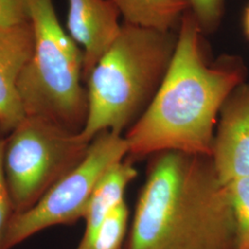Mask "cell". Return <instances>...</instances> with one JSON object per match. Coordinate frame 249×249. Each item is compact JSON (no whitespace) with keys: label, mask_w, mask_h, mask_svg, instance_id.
<instances>
[{"label":"cell","mask_w":249,"mask_h":249,"mask_svg":"<svg viewBox=\"0 0 249 249\" xmlns=\"http://www.w3.org/2000/svg\"><path fill=\"white\" fill-rule=\"evenodd\" d=\"M201 33L188 9L178 27L176 51L160 88L124 135L126 160L134 162L166 151L212 155L220 110L246 81L247 68L233 55L208 61Z\"/></svg>","instance_id":"cell-1"},{"label":"cell","mask_w":249,"mask_h":249,"mask_svg":"<svg viewBox=\"0 0 249 249\" xmlns=\"http://www.w3.org/2000/svg\"><path fill=\"white\" fill-rule=\"evenodd\" d=\"M124 249H236L228 189L211 156H151Z\"/></svg>","instance_id":"cell-2"},{"label":"cell","mask_w":249,"mask_h":249,"mask_svg":"<svg viewBox=\"0 0 249 249\" xmlns=\"http://www.w3.org/2000/svg\"><path fill=\"white\" fill-rule=\"evenodd\" d=\"M177 43L172 32L121 24L86 80L88 113L80 133L84 142L104 131L123 135L139 120L160 88Z\"/></svg>","instance_id":"cell-3"},{"label":"cell","mask_w":249,"mask_h":249,"mask_svg":"<svg viewBox=\"0 0 249 249\" xmlns=\"http://www.w3.org/2000/svg\"><path fill=\"white\" fill-rule=\"evenodd\" d=\"M27 2L34 49L18 81L25 116L80 133L88 113L87 90L81 85L83 52L60 24L53 0Z\"/></svg>","instance_id":"cell-4"},{"label":"cell","mask_w":249,"mask_h":249,"mask_svg":"<svg viewBox=\"0 0 249 249\" xmlns=\"http://www.w3.org/2000/svg\"><path fill=\"white\" fill-rule=\"evenodd\" d=\"M89 143L38 116H25L5 139L3 165L14 214L32 209L71 171Z\"/></svg>","instance_id":"cell-5"},{"label":"cell","mask_w":249,"mask_h":249,"mask_svg":"<svg viewBox=\"0 0 249 249\" xmlns=\"http://www.w3.org/2000/svg\"><path fill=\"white\" fill-rule=\"evenodd\" d=\"M124 135L104 131L90 142L84 158L58 180L32 209L14 214L2 249H10L48 227L76 223L84 213L100 180L107 171L125 159Z\"/></svg>","instance_id":"cell-6"},{"label":"cell","mask_w":249,"mask_h":249,"mask_svg":"<svg viewBox=\"0 0 249 249\" xmlns=\"http://www.w3.org/2000/svg\"><path fill=\"white\" fill-rule=\"evenodd\" d=\"M211 157L223 185L249 177V81L241 83L223 103Z\"/></svg>","instance_id":"cell-7"},{"label":"cell","mask_w":249,"mask_h":249,"mask_svg":"<svg viewBox=\"0 0 249 249\" xmlns=\"http://www.w3.org/2000/svg\"><path fill=\"white\" fill-rule=\"evenodd\" d=\"M119 15L110 0H69L68 34L83 48V80L116 41Z\"/></svg>","instance_id":"cell-8"},{"label":"cell","mask_w":249,"mask_h":249,"mask_svg":"<svg viewBox=\"0 0 249 249\" xmlns=\"http://www.w3.org/2000/svg\"><path fill=\"white\" fill-rule=\"evenodd\" d=\"M34 49L31 22L0 28V132L9 134L25 117L18 81Z\"/></svg>","instance_id":"cell-9"},{"label":"cell","mask_w":249,"mask_h":249,"mask_svg":"<svg viewBox=\"0 0 249 249\" xmlns=\"http://www.w3.org/2000/svg\"><path fill=\"white\" fill-rule=\"evenodd\" d=\"M138 176L133 162L124 159L108 170L89 198L83 219L85 231L76 249H90L108 215L124 201L127 186Z\"/></svg>","instance_id":"cell-10"},{"label":"cell","mask_w":249,"mask_h":249,"mask_svg":"<svg viewBox=\"0 0 249 249\" xmlns=\"http://www.w3.org/2000/svg\"><path fill=\"white\" fill-rule=\"evenodd\" d=\"M124 22L157 30L171 32L179 26L182 17L190 9L189 0H110Z\"/></svg>","instance_id":"cell-11"},{"label":"cell","mask_w":249,"mask_h":249,"mask_svg":"<svg viewBox=\"0 0 249 249\" xmlns=\"http://www.w3.org/2000/svg\"><path fill=\"white\" fill-rule=\"evenodd\" d=\"M226 186L234 219L236 249H249V177Z\"/></svg>","instance_id":"cell-12"},{"label":"cell","mask_w":249,"mask_h":249,"mask_svg":"<svg viewBox=\"0 0 249 249\" xmlns=\"http://www.w3.org/2000/svg\"><path fill=\"white\" fill-rule=\"evenodd\" d=\"M129 211L125 202L108 215L99 229L90 249H122L127 231Z\"/></svg>","instance_id":"cell-13"},{"label":"cell","mask_w":249,"mask_h":249,"mask_svg":"<svg viewBox=\"0 0 249 249\" xmlns=\"http://www.w3.org/2000/svg\"><path fill=\"white\" fill-rule=\"evenodd\" d=\"M189 2L190 10L201 31L213 32L223 17V0H189Z\"/></svg>","instance_id":"cell-14"},{"label":"cell","mask_w":249,"mask_h":249,"mask_svg":"<svg viewBox=\"0 0 249 249\" xmlns=\"http://www.w3.org/2000/svg\"><path fill=\"white\" fill-rule=\"evenodd\" d=\"M4 148L5 139L0 137V249H2L9 222L14 215L13 206L11 202V197L9 194L3 165Z\"/></svg>","instance_id":"cell-15"},{"label":"cell","mask_w":249,"mask_h":249,"mask_svg":"<svg viewBox=\"0 0 249 249\" xmlns=\"http://www.w3.org/2000/svg\"><path fill=\"white\" fill-rule=\"evenodd\" d=\"M30 22L27 0H0V28Z\"/></svg>","instance_id":"cell-16"},{"label":"cell","mask_w":249,"mask_h":249,"mask_svg":"<svg viewBox=\"0 0 249 249\" xmlns=\"http://www.w3.org/2000/svg\"><path fill=\"white\" fill-rule=\"evenodd\" d=\"M243 24H244L245 35H246V36L249 39V5L248 6V8L246 9V10H245Z\"/></svg>","instance_id":"cell-17"}]
</instances>
